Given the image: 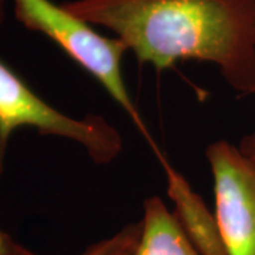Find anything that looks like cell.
Listing matches in <instances>:
<instances>
[{
  "label": "cell",
  "instance_id": "cell-1",
  "mask_svg": "<svg viewBox=\"0 0 255 255\" xmlns=\"http://www.w3.org/2000/svg\"><path fill=\"white\" fill-rule=\"evenodd\" d=\"M74 16L107 28L140 65H217L240 97L255 94V0H70Z\"/></svg>",
  "mask_w": 255,
  "mask_h": 255
},
{
  "label": "cell",
  "instance_id": "cell-2",
  "mask_svg": "<svg viewBox=\"0 0 255 255\" xmlns=\"http://www.w3.org/2000/svg\"><path fill=\"white\" fill-rule=\"evenodd\" d=\"M13 6L14 16L21 26L50 38L100 82L157 153L159 150L124 80L122 58L128 47L117 37L102 36L92 24L51 0H13Z\"/></svg>",
  "mask_w": 255,
  "mask_h": 255
},
{
  "label": "cell",
  "instance_id": "cell-3",
  "mask_svg": "<svg viewBox=\"0 0 255 255\" xmlns=\"http://www.w3.org/2000/svg\"><path fill=\"white\" fill-rule=\"evenodd\" d=\"M7 0H0V26L6 18ZM20 128L36 129L40 135L57 136L81 145L92 162L108 164L122 150V136L107 119L97 114L74 118L50 105L0 58V176L11 135Z\"/></svg>",
  "mask_w": 255,
  "mask_h": 255
},
{
  "label": "cell",
  "instance_id": "cell-4",
  "mask_svg": "<svg viewBox=\"0 0 255 255\" xmlns=\"http://www.w3.org/2000/svg\"><path fill=\"white\" fill-rule=\"evenodd\" d=\"M206 157L227 255H255V163L227 140L210 143Z\"/></svg>",
  "mask_w": 255,
  "mask_h": 255
},
{
  "label": "cell",
  "instance_id": "cell-5",
  "mask_svg": "<svg viewBox=\"0 0 255 255\" xmlns=\"http://www.w3.org/2000/svg\"><path fill=\"white\" fill-rule=\"evenodd\" d=\"M167 179V196L173 201L174 216L200 255H227L217 217L190 183L163 156H159Z\"/></svg>",
  "mask_w": 255,
  "mask_h": 255
},
{
  "label": "cell",
  "instance_id": "cell-6",
  "mask_svg": "<svg viewBox=\"0 0 255 255\" xmlns=\"http://www.w3.org/2000/svg\"><path fill=\"white\" fill-rule=\"evenodd\" d=\"M135 255H200L184 234L173 211L160 197L143 203L140 236Z\"/></svg>",
  "mask_w": 255,
  "mask_h": 255
},
{
  "label": "cell",
  "instance_id": "cell-7",
  "mask_svg": "<svg viewBox=\"0 0 255 255\" xmlns=\"http://www.w3.org/2000/svg\"><path fill=\"white\" fill-rule=\"evenodd\" d=\"M140 236V221L127 224L110 237L87 247L77 255H135ZM0 255H40L0 228Z\"/></svg>",
  "mask_w": 255,
  "mask_h": 255
},
{
  "label": "cell",
  "instance_id": "cell-8",
  "mask_svg": "<svg viewBox=\"0 0 255 255\" xmlns=\"http://www.w3.org/2000/svg\"><path fill=\"white\" fill-rule=\"evenodd\" d=\"M238 149L255 163V130L241 137Z\"/></svg>",
  "mask_w": 255,
  "mask_h": 255
}]
</instances>
